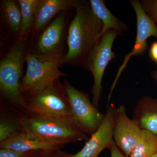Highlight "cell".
Returning <instances> with one entry per match:
<instances>
[{
    "label": "cell",
    "instance_id": "8992f818",
    "mask_svg": "<svg viewBox=\"0 0 157 157\" xmlns=\"http://www.w3.org/2000/svg\"><path fill=\"white\" fill-rule=\"evenodd\" d=\"M68 12L59 13L33 40L34 44H29V50L41 56L63 58L65 42L67 41V33L70 24Z\"/></svg>",
    "mask_w": 157,
    "mask_h": 157
},
{
    "label": "cell",
    "instance_id": "9a60e30c",
    "mask_svg": "<svg viewBox=\"0 0 157 157\" xmlns=\"http://www.w3.org/2000/svg\"><path fill=\"white\" fill-rule=\"evenodd\" d=\"M1 18L3 29L6 34L14 40L19 37L21 26V14L17 1H1Z\"/></svg>",
    "mask_w": 157,
    "mask_h": 157
},
{
    "label": "cell",
    "instance_id": "5b68a950",
    "mask_svg": "<svg viewBox=\"0 0 157 157\" xmlns=\"http://www.w3.org/2000/svg\"><path fill=\"white\" fill-rule=\"evenodd\" d=\"M121 33L109 30L104 33L97 45L88 55L82 66L91 73L94 78L92 89V103L98 109L99 102L103 91L102 82L104 72L109 62L116 58L113 51V42Z\"/></svg>",
    "mask_w": 157,
    "mask_h": 157
},
{
    "label": "cell",
    "instance_id": "484cf974",
    "mask_svg": "<svg viewBox=\"0 0 157 157\" xmlns=\"http://www.w3.org/2000/svg\"><path fill=\"white\" fill-rule=\"evenodd\" d=\"M153 157H157V153Z\"/></svg>",
    "mask_w": 157,
    "mask_h": 157
},
{
    "label": "cell",
    "instance_id": "e0dca14e",
    "mask_svg": "<svg viewBox=\"0 0 157 157\" xmlns=\"http://www.w3.org/2000/svg\"><path fill=\"white\" fill-rule=\"evenodd\" d=\"M21 14V26L18 38L29 39L40 0H17Z\"/></svg>",
    "mask_w": 157,
    "mask_h": 157
},
{
    "label": "cell",
    "instance_id": "603a6c76",
    "mask_svg": "<svg viewBox=\"0 0 157 157\" xmlns=\"http://www.w3.org/2000/svg\"><path fill=\"white\" fill-rule=\"evenodd\" d=\"M149 56L151 61L157 63V42L152 43L149 51Z\"/></svg>",
    "mask_w": 157,
    "mask_h": 157
},
{
    "label": "cell",
    "instance_id": "6da1fadb",
    "mask_svg": "<svg viewBox=\"0 0 157 157\" xmlns=\"http://www.w3.org/2000/svg\"><path fill=\"white\" fill-rule=\"evenodd\" d=\"M75 9L76 14L68 27V49L63 65L79 66L101 39L103 25L89 2L77 1Z\"/></svg>",
    "mask_w": 157,
    "mask_h": 157
},
{
    "label": "cell",
    "instance_id": "d4e9b609",
    "mask_svg": "<svg viewBox=\"0 0 157 157\" xmlns=\"http://www.w3.org/2000/svg\"><path fill=\"white\" fill-rule=\"evenodd\" d=\"M151 76L157 83V68L156 70H155L151 73Z\"/></svg>",
    "mask_w": 157,
    "mask_h": 157
},
{
    "label": "cell",
    "instance_id": "277c9868",
    "mask_svg": "<svg viewBox=\"0 0 157 157\" xmlns=\"http://www.w3.org/2000/svg\"><path fill=\"white\" fill-rule=\"evenodd\" d=\"M17 107L25 111L51 113L75 120L66 90L59 79L21 93Z\"/></svg>",
    "mask_w": 157,
    "mask_h": 157
},
{
    "label": "cell",
    "instance_id": "ffe728a7",
    "mask_svg": "<svg viewBox=\"0 0 157 157\" xmlns=\"http://www.w3.org/2000/svg\"><path fill=\"white\" fill-rule=\"evenodd\" d=\"M22 157H69V154L58 149L29 151L25 153Z\"/></svg>",
    "mask_w": 157,
    "mask_h": 157
},
{
    "label": "cell",
    "instance_id": "ac0fdd59",
    "mask_svg": "<svg viewBox=\"0 0 157 157\" xmlns=\"http://www.w3.org/2000/svg\"><path fill=\"white\" fill-rule=\"evenodd\" d=\"M157 153V136L142 130L129 157H153Z\"/></svg>",
    "mask_w": 157,
    "mask_h": 157
},
{
    "label": "cell",
    "instance_id": "cb8c5ba5",
    "mask_svg": "<svg viewBox=\"0 0 157 157\" xmlns=\"http://www.w3.org/2000/svg\"><path fill=\"white\" fill-rule=\"evenodd\" d=\"M109 150L110 157H126L122 153L121 150L117 146L114 142Z\"/></svg>",
    "mask_w": 157,
    "mask_h": 157
},
{
    "label": "cell",
    "instance_id": "4fadbf2b",
    "mask_svg": "<svg viewBox=\"0 0 157 157\" xmlns=\"http://www.w3.org/2000/svg\"><path fill=\"white\" fill-rule=\"evenodd\" d=\"M63 144L31 137L20 132L0 143V148H6L25 154L34 151L61 149Z\"/></svg>",
    "mask_w": 157,
    "mask_h": 157
},
{
    "label": "cell",
    "instance_id": "30bf717a",
    "mask_svg": "<svg viewBox=\"0 0 157 157\" xmlns=\"http://www.w3.org/2000/svg\"><path fill=\"white\" fill-rule=\"evenodd\" d=\"M141 131L137 121L128 117L124 106L121 105L115 108L113 121V140L126 157H130Z\"/></svg>",
    "mask_w": 157,
    "mask_h": 157
},
{
    "label": "cell",
    "instance_id": "7a4b0ae2",
    "mask_svg": "<svg viewBox=\"0 0 157 157\" xmlns=\"http://www.w3.org/2000/svg\"><path fill=\"white\" fill-rule=\"evenodd\" d=\"M20 131L24 134L42 140L63 144L89 140L88 135L73 118L63 116L25 111L14 107Z\"/></svg>",
    "mask_w": 157,
    "mask_h": 157
},
{
    "label": "cell",
    "instance_id": "3957f363",
    "mask_svg": "<svg viewBox=\"0 0 157 157\" xmlns=\"http://www.w3.org/2000/svg\"><path fill=\"white\" fill-rule=\"evenodd\" d=\"M29 44V39L17 38L0 61L1 98L9 106H18L23 66Z\"/></svg>",
    "mask_w": 157,
    "mask_h": 157
},
{
    "label": "cell",
    "instance_id": "d6986e66",
    "mask_svg": "<svg viewBox=\"0 0 157 157\" xmlns=\"http://www.w3.org/2000/svg\"><path fill=\"white\" fill-rule=\"evenodd\" d=\"M11 112L1 107L0 118V143L20 131L17 113L14 107H9Z\"/></svg>",
    "mask_w": 157,
    "mask_h": 157
},
{
    "label": "cell",
    "instance_id": "52a82bcc",
    "mask_svg": "<svg viewBox=\"0 0 157 157\" xmlns=\"http://www.w3.org/2000/svg\"><path fill=\"white\" fill-rule=\"evenodd\" d=\"M63 59L41 56L32 52L29 48L25 59L26 70L21 80L20 94L67 76L59 70V67L63 65Z\"/></svg>",
    "mask_w": 157,
    "mask_h": 157
},
{
    "label": "cell",
    "instance_id": "2e32d148",
    "mask_svg": "<svg viewBox=\"0 0 157 157\" xmlns=\"http://www.w3.org/2000/svg\"><path fill=\"white\" fill-rule=\"evenodd\" d=\"M89 2L94 13L103 23L102 36L109 30H114L121 33L128 30V26L115 17L107 9L104 1L90 0Z\"/></svg>",
    "mask_w": 157,
    "mask_h": 157
},
{
    "label": "cell",
    "instance_id": "7c38bea8",
    "mask_svg": "<svg viewBox=\"0 0 157 157\" xmlns=\"http://www.w3.org/2000/svg\"><path fill=\"white\" fill-rule=\"evenodd\" d=\"M77 2V0H40L30 41L39 36L59 13L75 9Z\"/></svg>",
    "mask_w": 157,
    "mask_h": 157
},
{
    "label": "cell",
    "instance_id": "9c48e42d",
    "mask_svg": "<svg viewBox=\"0 0 157 157\" xmlns=\"http://www.w3.org/2000/svg\"><path fill=\"white\" fill-rule=\"evenodd\" d=\"M130 3L135 11L137 18V36L133 48L124 57L122 63L118 70L117 74L108 95V102L111 98L120 76L125 69L131 58L134 56L143 55L145 53L148 48L147 39L149 38L153 37L157 39V25L146 14L141 2L138 0H132L130 1Z\"/></svg>",
    "mask_w": 157,
    "mask_h": 157
},
{
    "label": "cell",
    "instance_id": "ba28073f",
    "mask_svg": "<svg viewBox=\"0 0 157 157\" xmlns=\"http://www.w3.org/2000/svg\"><path fill=\"white\" fill-rule=\"evenodd\" d=\"M63 84L69 98L74 119L80 129L90 136L101 125L105 114L99 112L94 107L88 94L76 89L66 79Z\"/></svg>",
    "mask_w": 157,
    "mask_h": 157
},
{
    "label": "cell",
    "instance_id": "44dd1931",
    "mask_svg": "<svg viewBox=\"0 0 157 157\" xmlns=\"http://www.w3.org/2000/svg\"><path fill=\"white\" fill-rule=\"evenodd\" d=\"M140 2L146 14L157 25V0H142Z\"/></svg>",
    "mask_w": 157,
    "mask_h": 157
},
{
    "label": "cell",
    "instance_id": "7402d4cb",
    "mask_svg": "<svg viewBox=\"0 0 157 157\" xmlns=\"http://www.w3.org/2000/svg\"><path fill=\"white\" fill-rule=\"evenodd\" d=\"M24 154L6 148H0V157H22Z\"/></svg>",
    "mask_w": 157,
    "mask_h": 157
},
{
    "label": "cell",
    "instance_id": "8fae6325",
    "mask_svg": "<svg viewBox=\"0 0 157 157\" xmlns=\"http://www.w3.org/2000/svg\"><path fill=\"white\" fill-rule=\"evenodd\" d=\"M115 108L113 104L107 105L105 118L101 125L91 135L80 151L75 154H69V157H98L104 150L110 149L114 143L113 121Z\"/></svg>",
    "mask_w": 157,
    "mask_h": 157
},
{
    "label": "cell",
    "instance_id": "5bb4252c",
    "mask_svg": "<svg viewBox=\"0 0 157 157\" xmlns=\"http://www.w3.org/2000/svg\"><path fill=\"white\" fill-rule=\"evenodd\" d=\"M133 119L142 130L157 136V100L149 96L141 97L134 108Z\"/></svg>",
    "mask_w": 157,
    "mask_h": 157
}]
</instances>
